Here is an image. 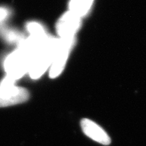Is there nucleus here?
Here are the masks:
<instances>
[{
	"instance_id": "obj_8",
	"label": "nucleus",
	"mask_w": 146,
	"mask_h": 146,
	"mask_svg": "<svg viewBox=\"0 0 146 146\" xmlns=\"http://www.w3.org/2000/svg\"><path fill=\"white\" fill-rule=\"evenodd\" d=\"M8 12L5 8H0V22L3 21L8 16Z\"/></svg>"
},
{
	"instance_id": "obj_7",
	"label": "nucleus",
	"mask_w": 146,
	"mask_h": 146,
	"mask_svg": "<svg viewBox=\"0 0 146 146\" xmlns=\"http://www.w3.org/2000/svg\"><path fill=\"white\" fill-rule=\"evenodd\" d=\"M94 0H70L69 11L79 16L83 17L88 13Z\"/></svg>"
},
{
	"instance_id": "obj_5",
	"label": "nucleus",
	"mask_w": 146,
	"mask_h": 146,
	"mask_svg": "<svg viewBox=\"0 0 146 146\" xmlns=\"http://www.w3.org/2000/svg\"><path fill=\"white\" fill-rule=\"evenodd\" d=\"M81 24V18L68 10L60 18L56 23V29L59 39L75 37Z\"/></svg>"
},
{
	"instance_id": "obj_1",
	"label": "nucleus",
	"mask_w": 146,
	"mask_h": 146,
	"mask_svg": "<svg viewBox=\"0 0 146 146\" xmlns=\"http://www.w3.org/2000/svg\"><path fill=\"white\" fill-rule=\"evenodd\" d=\"M58 38L52 36L37 48L31 59L29 74L33 79H37L50 68Z\"/></svg>"
},
{
	"instance_id": "obj_2",
	"label": "nucleus",
	"mask_w": 146,
	"mask_h": 146,
	"mask_svg": "<svg viewBox=\"0 0 146 146\" xmlns=\"http://www.w3.org/2000/svg\"><path fill=\"white\" fill-rule=\"evenodd\" d=\"M31 59V56L29 51L22 43H19L17 50L9 55L5 60L6 76L15 81L23 77L29 72Z\"/></svg>"
},
{
	"instance_id": "obj_6",
	"label": "nucleus",
	"mask_w": 146,
	"mask_h": 146,
	"mask_svg": "<svg viewBox=\"0 0 146 146\" xmlns=\"http://www.w3.org/2000/svg\"><path fill=\"white\" fill-rule=\"evenodd\" d=\"M81 127L85 135L94 141L104 145L110 144L111 139L108 133L95 122L84 118L81 121Z\"/></svg>"
},
{
	"instance_id": "obj_4",
	"label": "nucleus",
	"mask_w": 146,
	"mask_h": 146,
	"mask_svg": "<svg viewBox=\"0 0 146 146\" xmlns=\"http://www.w3.org/2000/svg\"><path fill=\"white\" fill-rule=\"evenodd\" d=\"M76 37L59 39L50 68V77H58L63 72L72 49L75 44Z\"/></svg>"
},
{
	"instance_id": "obj_3",
	"label": "nucleus",
	"mask_w": 146,
	"mask_h": 146,
	"mask_svg": "<svg viewBox=\"0 0 146 146\" xmlns=\"http://www.w3.org/2000/svg\"><path fill=\"white\" fill-rule=\"evenodd\" d=\"M15 81L6 76L0 83V108L8 107L26 102L29 93L25 88L16 86Z\"/></svg>"
}]
</instances>
